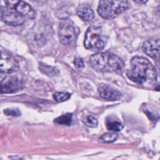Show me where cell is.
I'll return each mask as SVG.
<instances>
[{"instance_id":"17","label":"cell","mask_w":160,"mask_h":160,"mask_svg":"<svg viewBox=\"0 0 160 160\" xmlns=\"http://www.w3.org/2000/svg\"><path fill=\"white\" fill-rule=\"evenodd\" d=\"M106 127L108 129L112 131H120L123 128V124L119 121H109L107 123Z\"/></svg>"},{"instance_id":"14","label":"cell","mask_w":160,"mask_h":160,"mask_svg":"<svg viewBox=\"0 0 160 160\" xmlns=\"http://www.w3.org/2000/svg\"><path fill=\"white\" fill-rule=\"evenodd\" d=\"M72 121V114L69 113L62 114L54 119V122L59 124L70 125Z\"/></svg>"},{"instance_id":"12","label":"cell","mask_w":160,"mask_h":160,"mask_svg":"<svg viewBox=\"0 0 160 160\" xmlns=\"http://www.w3.org/2000/svg\"><path fill=\"white\" fill-rule=\"evenodd\" d=\"M77 15L84 21L88 22L94 18V12L91 8L86 4L79 5L76 10Z\"/></svg>"},{"instance_id":"6","label":"cell","mask_w":160,"mask_h":160,"mask_svg":"<svg viewBox=\"0 0 160 160\" xmlns=\"http://www.w3.org/2000/svg\"><path fill=\"white\" fill-rule=\"evenodd\" d=\"M22 88L23 82L19 78L15 76H9L0 82V93H14L21 90Z\"/></svg>"},{"instance_id":"3","label":"cell","mask_w":160,"mask_h":160,"mask_svg":"<svg viewBox=\"0 0 160 160\" xmlns=\"http://www.w3.org/2000/svg\"><path fill=\"white\" fill-rule=\"evenodd\" d=\"M128 0H99L98 12L106 19H112L126 10Z\"/></svg>"},{"instance_id":"10","label":"cell","mask_w":160,"mask_h":160,"mask_svg":"<svg viewBox=\"0 0 160 160\" xmlns=\"http://www.w3.org/2000/svg\"><path fill=\"white\" fill-rule=\"evenodd\" d=\"M98 91L101 97L110 101H116L121 97V94L118 91L104 84H101L98 86Z\"/></svg>"},{"instance_id":"9","label":"cell","mask_w":160,"mask_h":160,"mask_svg":"<svg viewBox=\"0 0 160 160\" xmlns=\"http://www.w3.org/2000/svg\"><path fill=\"white\" fill-rule=\"evenodd\" d=\"M1 19L6 24L13 26L22 25L25 21V18L16 11L2 12Z\"/></svg>"},{"instance_id":"11","label":"cell","mask_w":160,"mask_h":160,"mask_svg":"<svg viewBox=\"0 0 160 160\" xmlns=\"http://www.w3.org/2000/svg\"><path fill=\"white\" fill-rule=\"evenodd\" d=\"M16 11L24 18L34 19L36 17L35 11L29 4L22 1L19 0L18 4L16 5Z\"/></svg>"},{"instance_id":"23","label":"cell","mask_w":160,"mask_h":160,"mask_svg":"<svg viewBox=\"0 0 160 160\" xmlns=\"http://www.w3.org/2000/svg\"><path fill=\"white\" fill-rule=\"evenodd\" d=\"M158 13L160 14V6H159V8H158Z\"/></svg>"},{"instance_id":"1","label":"cell","mask_w":160,"mask_h":160,"mask_svg":"<svg viewBox=\"0 0 160 160\" xmlns=\"http://www.w3.org/2000/svg\"><path fill=\"white\" fill-rule=\"evenodd\" d=\"M126 75L133 82L149 86L156 82L157 71L148 59L144 57L134 56L131 59V66L126 72Z\"/></svg>"},{"instance_id":"2","label":"cell","mask_w":160,"mask_h":160,"mask_svg":"<svg viewBox=\"0 0 160 160\" xmlns=\"http://www.w3.org/2000/svg\"><path fill=\"white\" fill-rule=\"evenodd\" d=\"M91 67L98 72L121 74L124 68V61L117 55L104 52L93 54L89 59Z\"/></svg>"},{"instance_id":"18","label":"cell","mask_w":160,"mask_h":160,"mask_svg":"<svg viewBox=\"0 0 160 160\" xmlns=\"http://www.w3.org/2000/svg\"><path fill=\"white\" fill-rule=\"evenodd\" d=\"M70 94L66 92H56L53 94V98L57 102L66 101L70 98Z\"/></svg>"},{"instance_id":"4","label":"cell","mask_w":160,"mask_h":160,"mask_svg":"<svg viewBox=\"0 0 160 160\" xmlns=\"http://www.w3.org/2000/svg\"><path fill=\"white\" fill-rule=\"evenodd\" d=\"M106 44V39L99 27L91 26L86 31L84 44L86 49L98 51L102 50Z\"/></svg>"},{"instance_id":"5","label":"cell","mask_w":160,"mask_h":160,"mask_svg":"<svg viewBox=\"0 0 160 160\" xmlns=\"http://www.w3.org/2000/svg\"><path fill=\"white\" fill-rule=\"evenodd\" d=\"M78 29L70 21H64L59 24L58 34L61 44L69 46L72 45L77 38Z\"/></svg>"},{"instance_id":"22","label":"cell","mask_w":160,"mask_h":160,"mask_svg":"<svg viewBox=\"0 0 160 160\" xmlns=\"http://www.w3.org/2000/svg\"><path fill=\"white\" fill-rule=\"evenodd\" d=\"M135 2H138V3H140V4H143L145 3L148 0H134Z\"/></svg>"},{"instance_id":"7","label":"cell","mask_w":160,"mask_h":160,"mask_svg":"<svg viewBox=\"0 0 160 160\" xmlns=\"http://www.w3.org/2000/svg\"><path fill=\"white\" fill-rule=\"evenodd\" d=\"M19 69L16 59L9 53L0 51V71L4 73H12Z\"/></svg>"},{"instance_id":"15","label":"cell","mask_w":160,"mask_h":160,"mask_svg":"<svg viewBox=\"0 0 160 160\" xmlns=\"http://www.w3.org/2000/svg\"><path fill=\"white\" fill-rule=\"evenodd\" d=\"M118 138V134L115 132H106L103 134L99 139V141L102 142H112Z\"/></svg>"},{"instance_id":"20","label":"cell","mask_w":160,"mask_h":160,"mask_svg":"<svg viewBox=\"0 0 160 160\" xmlns=\"http://www.w3.org/2000/svg\"><path fill=\"white\" fill-rule=\"evenodd\" d=\"M74 64L76 68L77 69H78L82 70L84 68V62H83L82 59L79 58H74Z\"/></svg>"},{"instance_id":"13","label":"cell","mask_w":160,"mask_h":160,"mask_svg":"<svg viewBox=\"0 0 160 160\" xmlns=\"http://www.w3.org/2000/svg\"><path fill=\"white\" fill-rule=\"evenodd\" d=\"M19 0H0V11L4 12L16 11V7Z\"/></svg>"},{"instance_id":"19","label":"cell","mask_w":160,"mask_h":160,"mask_svg":"<svg viewBox=\"0 0 160 160\" xmlns=\"http://www.w3.org/2000/svg\"><path fill=\"white\" fill-rule=\"evenodd\" d=\"M4 113L7 116H19L21 113L18 109H4Z\"/></svg>"},{"instance_id":"21","label":"cell","mask_w":160,"mask_h":160,"mask_svg":"<svg viewBox=\"0 0 160 160\" xmlns=\"http://www.w3.org/2000/svg\"><path fill=\"white\" fill-rule=\"evenodd\" d=\"M158 62H156V68H157V70L159 72V74H160V60L159 61H156Z\"/></svg>"},{"instance_id":"8","label":"cell","mask_w":160,"mask_h":160,"mask_svg":"<svg viewBox=\"0 0 160 160\" xmlns=\"http://www.w3.org/2000/svg\"><path fill=\"white\" fill-rule=\"evenodd\" d=\"M142 51L156 61L160 60V37L151 38L146 41L142 46Z\"/></svg>"},{"instance_id":"16","label":"cell","mask_w":160,"mask_h":160,"mask_svg":"<svg viewBox=\"0 0 160 160\" xmlns=\"http://www.w3.org/2000/svg\"><path fill=\"white\" fill-rule=\"evenodd\" d=\"M82 121L86 126L90 128L96 127L98 123L97 119L95 117L90 115L83 117L82 119Z\"/></svg>"}]
</instances>
